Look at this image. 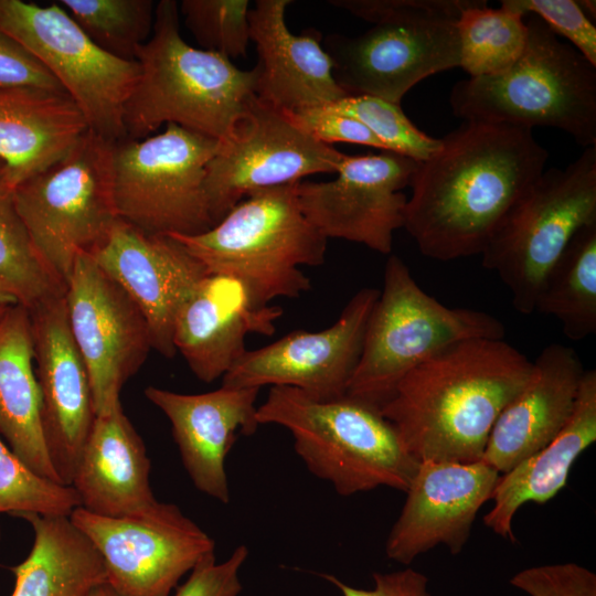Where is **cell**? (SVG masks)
I'll use <instances>...</instances> for the list:
<instances>
[{
	"mask_svg": "<svg viewBox=\"0 0 596 596\" xmlns=\"http://www.w3.org/2000/svg\"><path fill=\"white\" fill-rule=\"evenodd\" d=\"M459 67L469 77L491 76L507 71L522 55L528 26L520 12L500 4L489 8L476 0L457 20Z\"/></svg>",
	"mask_w": 596,
	"mask_h": 596,
	"instance_id": "4dcf8cb0",
	"label": "cell"
},
{
	"mask_svg": "<svg viewBox=\"0 0 596 596\" xmlns=\"http://www.w3.org/2000/svg\"><path fill=\"white\" fill-rule=\"evenodd\" d=\"M596 222V146L565 168L544 170L521 194L481 255L522 315L534 312L540 286L578 230Z\"/></svg>",
	"mask_w": 596,
	"mask_h": 596,
	"instance_id": "30bf717a",
	"label": "cell"
},
{
	"mask_svg": "<svg viewBox=\"0 0 596 596\" xmlns=\"http://www.w3.org/2000/svg\"><path fill=\"white\" fill-rule=\"evenodd\" d=\"M88 596H121L108 583L93 589Z\"/></svg>",
	"mask_w": 596,
	"mask_h": 596,
	"instance_id": "ee69618b",
	"label": "cell"
},
{
	"mask_svg": "<svg viewBox=\"0 0 596 596\" xmlns=\"http://www.w3.org/2000/svg\"><path fill=\"white\" fill-rule=\"evenodd\" d=\"M476 0H331L373 25L322 39L333 77L350 95L401 104L421 81L459 67L457 20Z\"/></svg>",
	"mask_w": 596,
	"mask_h": 596,
	"instance_id": "277c9868",
	"label": "cell"
},
{
	"mask_svg": "<svg viewBox=\"0 0 596 596\" xmlns=\"http://www.w3.org/2000/svg\"><path fill=\"white\" fill-rule=\"evenodd\" d=\"M34 531L28 557L12 567L11 596H88L107 583L104 560L70 515L21 513Z\"/></svg>",
	"mask_w": 596,
	"mask_h": 596,
	"instance_id": "f1b7e54d",
	"label": "cell"
},
{
	"mask_svg": "<svg viewBox=\"0 0 596 596\" xmlns=\"http://www.w3.org/2000/svg\"><path fill=\"white\" fill-rule=\"evenodd\" d=\"M500 473L482 460L419 461L405 503L392 526L386 556L408 565L444 544L453 555L466 545L480 508L491 500Z\"/></svg>",
	"mask_w": 596,
	"mask_h": 596,
	"instance_id": "d6986e66",
	"label": "cell"
},
{
	"mask_svg": "<svg viewBox=\"0 0 596 596\" xmlns=\"http://www.w3.org/2000/svg\"><path fill=\"white\" fill-rule=\"evenodd\" d=\"M184 23L205 51L227 58L246 55L249 35V1L183 0Z\"/></svg>",
	"mask_w": 596,
	"mask_h": 596,
	"instance_id": "d590c367",
	"label": "cell"
},
{
	"mask_svg": "<svg viewBox=\"0 0 596 596\" xmlns=\"http://www.w3.org/2000/svg\"><path fill=\"white\" fill-rule=\"evenodd\" d=\"M290 3L257 0L249 9V35L258 54L255 96L284 113L329 105L349 96L333 77L321 32L306 29L297 35L287 28L285 12Z\"/></svg>",
	"mask_w": 596,
	"mask_h": 596,
	"instance_id": "603a6c76",
	"label": "cell"
},
{
	"mask_svg": "<svg viewBox=\"0 0 596 596\" xmlns=\"http://www.w3.org/2000/svg\"><path fill=\"white\" fill-rule=\"evenodd\" d=\"M65 304L73 339L88 371L95 414H106L120 403L121 387L152 349L148 324L92 255L77 257Z\"/></svg>",
	"mask_w": 596,
	"mask_h": 596,
	"instance_id": "9a60e30c",
	"label": "cell"
},
{
	"mask_svg": "<svg viewBox=\"0 0 596 596\" xmlns=\"http://www.w3.org/2000/svg\"><path fill=\"white\" fill-rule=\"evenodd\" d=\"M33 362L29 309L20 304L7 307L0 319V434L31 470L61 483L45 444Z\"/></svg>",
	"mask_w": 596,
	"mask_h": 596,
	"instance_id": "83f0119b",
	"label": "cell"
},
{
	"mask_svg": "<svg viewBox=\"0 0 596 596\" xmlns=\"http://www.w3.org/2000/svg\"><path fill=\"white\" fill-rule=\"evenodd\" d=\"M92 256L142 313L152 349L173 358L175 315L194 286L209 274L203 264L171 235L146 233L120 219Z\"/></svg>",
	"mask_w": 596,
	"mask_h": 596,
	"instance_id": "ffe728a7",
	"label": "cell"
},
{
	"mask_svg": "<svg viewBox=\"0 0 596 596\" xmlns=\"http://www.w3.org/2000/svg\"><path fill=\"white\" fill-rule=\"evenodd\" d=\"M256 417L288 429L307 468L341 496L381 486L405 492L419 465L379 407L349 395L318 400L270 386Z\"/></svg>",
	"mask_w": 596,
	"mask_h": 596,
	"instance_id": "8992f818",
	"label": "cell"
},
{
	"mask_svg": "<svg viewBox=\"0 0 596 596\" xmlns=\"http://www.w3.org/2000/svg\"><path fill=\"white\" fill-rule=\"evenodd\" d=\"M77 507L72 486L35 473L0 439V513L70 515Z\"/></svg>",
	"mask_w": 596,
	"mask_h": 596,
	"instance_id": "836d02e7",
	"label": "cell"
},
{
	"mask_svg": "<svg viewBox=\"0 0 596 596\" xmlns=\"http://www.w3.org/2000/svg\"><path fill=\"white\" fill-rule=\"evenodd\" d=\"M135 60L140 74L124 110L129 139L175 124L221 141L255 97L256 68L241 70L219 53L189 45L173 0L156 4L152 34Z\"/></svg>",
	"mask_w": 596,
	"mask_h": 596,
	"instance_id": "3957f363",
	"label": "cell"
},
{
	"mask_svg": "<svg viewBox=\"0 0 596 596\" xmlns=\"http://www.w3.org/2000/svg\"><path fill=\"white\" fill-rule=\"evenodd\" d=\"M532 369L503 339L464 340L407 373L380 409L418 461H478Z\"/></svg>",
	"mask_w": 596,
	"mask_h": 596,
	"instance_id": "7a4b0ae2",
	"label": "cell"
},
{
	"mask_svg": "<svg viewBox=\"0 0 596 596\" xmlns=\"http://www.w3.org/2000/svg\"><path fill=\"white\" fill-rule=\"evenodd\" d=\"M149 472L145 444L118 403L95 417L71 486L92 513L132 515L158 502Z\"/></svg>",
	"mask_w": 596,
	"mask_h": 596,
	"instance_id": "d4e9b609",
	"label": "cell"
},
{
	"mask_svg": "<svg viewBox=\"0 0 596 596\" xmlns=\"http://www.w3.org/2000/svg\"><path fill=\"white\" fill-rule=\"evenodd\" d=\"M578 3L585 14L590 19L593 15V19L596 17V2L593 0H578Z\"/></svg>",
	"mask_w": 596,
	"mask_h": 596,
	"instance_id": "f6af8a7d",
	"label": "cell"
},
{
	"mask_svg": "<svg viewBox=\"0 0 596 596\" xmlns=\"http://www.w3.org/2000/svg\"><path fill=\"white\" fill-rule=\"evenodd\" d=\"M114 143L88 129L64 157L15 187L33 247L65 287L77 257L94 255L119 219Z\"/></svg>",
	"mask_w": 596,
	"mask_h": 596,
	"instance_id": "9c48e42d",
	"label": "cell"
},
{
	"mask_svg": "<svg viewBox=\"0 0 596 596\" xmlns=\"http://www.w3.org/2000/svg\"><path fill=\"white\" fill-rule=\"evenodd\" d=\"M547 159L532 129L465 120L417 162L403 227L428 258L480 255Z\"/></svg>",
	"mask_w": 596,
	"mask_h": 596,
	"instance_id": "6da1fadb",
	"label": "cell"
},
{
	"mask_svg": "<svg viewBox=\"0 0 596 596\" xmlns=\"http://www.w3.org/2000/svg\"><path fill=\"white\" fill-rule=\"evenodd\" d=\"M525 49L507 71L457 82L449 95L462 121L505 124L567 132L596 146V66L536 15L524 17Z\"/></svg>",
	"mask_w": 596,
	"mask_h": 596,
	"instance_id": "5b68a950",
	"label": "cell"
},
{
	"mask_svg": "<svg viewBox=\"0 0 596 596\" xmlns=\"http://www.w3.org/2000/svg\"><path fill=\"white\" fill-rule=\"evenodd\" d=\"M56 2L98 47L121 60L135 61L152 31L156 4L151 0Z\"/></svg>",
	"mask_w": 596,
	"mask_h": 596,
	"instance_id": "d6a6232c",
	"label": "cell"
},
{
	"mask_svg": "<svg viewBox=\"0 0 596 596\" xmlns=\"http://www.w3.org/2000/svg\"><path fill=\"white\" fill-rule=\"evenodd\" d=\"M504 336L505 327L494 316L450 308L426 294L404 260L390 255L347 395L381 408L407 373L443 349Z\"/></svg>",
	"mask_w": 596,
	"mask_h": 596,
	"instance_id": "ba28073f",
	"label": "cell"
},
{
	"mask_svg": "<svg viewBox=\"0 0 596 596\" xmlns=\"http://www.w3.org/2000/svg\"><path fill=\"white\" fill-rule=\"evenodd\" d=\"M285 114L296 126L322 143L349 142L385 151L381 141L362 123L326 105Z\"/></svg>",
	"mask_w": 596,
	"mask_h": 596,
	"instance_id": "f35d334b",
	"label": "cell"
},
{
	"mask_svg": "<svg viewBox=\"0 0 596 596\" xmlns=\"http://www.w3.org/2000/svg\"><path fill=\"white\" fill-rule=\"evenodd\" d=\"M296 183L249 193L201 234L170 235L209 274L240 280L259 307L298 298L311 288L300 267L322 265L328 240L301 212Z\"/></svg>",
	"mask_w": 596,
	"mask_h": 596,
	"instance_id": "52a82bcc",
	"label": "cell"
},
{
	"mask_svg": "<svg viewBox=\"0 0 596 596\" xmlns=\"http://www.w3.org/2000/svg\"><path fill=\"white\" fill-rule=\"evenodd\" d=\"M87 130L64 92L0 88V160L15 187L64 157Z\"/></svg>",
	"mask_w": 596,
	"mask_h": 596,
	"instance_id": "4316f807",
	"label": "cell"
},
{
	"mask_svg": "<svg viewBox=\"0 0 596 596\" xmlns=\"http://www.w3.org/2000/svg\"><path fill=\"white\" fill-rule=\"evenodd\" d=\"M247 556L245 545L222 563H216L214 552L204 555L173 596H237L242 590L238 572Z\"/></svg>",
	"mask_w": 596,
	"mask_h": 596,
	"instance_id": "ab89813d",
	"label": "cell"
},
{
	"mask_svg": "<svg viewBox=\"0 0 596 596\" xmlns=\"http://www.w3.org/2000/svg\"><path fill=\"white\" fill-rule=\"evenodd\" d=\"M417 161L390 151L343 156L336 178L295 185L299 207L328 240L341 238L389 255L393 234L404 225L409 187Z\"/></svg>",
	"mask_w": 596,
	"mask_h": 596,
	"instance_id": "2e32d148",
	"label": "cell"
},
{
	"mask_svg": "<svg viewBox=\"0 0 596 596\" xmlns=\"http://www.w3.org/2000/svg\"><path fill=\"white\" fill-rule=\"evenodd\" d=\"M532 362L531 377L499 414L481 458L499 473L550 444L576 404L585 369L573 348L552 343Z\"/></svg>",
	"mask_w": 596,
	"mask_h": 596,
	"instance_id": "cb8c5ba5",
	"label": "cell"
},
{
	"mask_svg": "<svg viewBox=\"0 0 596 596\" xmlns=\"http://www.w3.org/2000/svg\"><path fill=\"white\" fill-rule=\"evenodd\" d=\"M0 88L66 93L32 53L2 31H0Z\"/></svg>",
	"mask_w": 596,
	"mask_h": 596,
	"instance_id": "60d3db41",
	"label": "cell"
},
{
	"mask_svg": "<svg viewBox=\"0 0 596 596\" xmlns=\"http://www.w3.org/2000/svg\"><path fill=\"white\" fill-rule=\"evenodd\" d=\"M100 553L107 583L121 596H169L206 554L213 540L172 503L105 517L77 507L70 514Z\"/></svg>",
	"mask_w": 596,
	"mask_h": 596,
	"instance_id": "5bb4252c",
	"label": "cell"
},
{
	"mask_svg": "<svg viewBox=\"0 0 596 596\" xmlns=\"http://www.w3.org/2000/svg\"><path fill=\"white\" fill-rule=\"evenodd\" d=\"M380 289L358 290L337 321L320 331L296 330L246 350L222 377L230 387L290 386L318 400L347 395L358 365L366 322Z\"/></svg>",
	"mask_w": 596,
	"mask_h": 596,
	"instance_id": "e0dca14e",
	"label": "cell"
},
{
	"mask_svg": "<svg viewBox=\"0 0 596 596\" xmlns=\"http://www.w3.org/2000/svg\"><path fill=\"white\" fill-rule=\"evenodd\" d=\"M372 589L355 588L341 582L333 575L322 577L337 586L342 596H430L427 589V577L413 568L391 573H374Z\"/></svg>",
	"mask_w": 596,
	"mask_h": 596,
	"instance_id": "b9f144b4",
	"label": "cell"
},
{
	"mask_svg": "<svg viewBox=\"0 0 596 596\" xmlns=\"http://www.w3.org/2000/svg\"><path fill=\"white\" fill-rule=\"evenodd\" d=\"M596 441V371L585 370L568 422L544 448L499 477L492 509L483 523L496 534L515 542L512 520L525 503L543 504L567 483L576 459Z\"/></svg>",
	"mask_w": 596,
	"mask_h": 596,
	"instance_id": "484cf974",
	"label": "cell"
},
{
	"mask_svg": "<svg viewBox=\"0 0 596 596\" xmlns=\"http://www.w3.org/2000/svg\"><path fill=\"white\" fill-rule=\"evenodd\" d=\"M534 311L556 318L573 341L596 332V222L578 230L550 268Z\"/></svg>",
	"mask_w": 596,
	"mask_h": 596,
	"instance_id": "f546056e",
	"label": "cell"
},
{
	"mask_svg": "<svg viewBox=\"0 0 596 596\" xmlns=\"http://www.w3.org/2000/svg\"><path fill=\"white\" fill-rule=\"evenodd\" d=\"M6 309H7V307H0V319H1L2 315L4 313Z\"/></svg>",
	"mask_w": 596,
	"mask_h": 596,
	"instance_id": "bcb514c9",
	"label": "cell"
},
{
	"mask_svg": "<svg viewBox=\"0 0 596 596\" xmlns=\"http://www.w3.org/2000/svg\"><path fill=\"white\" fill-rule=\"evenodd\" d=\"M220 141L175 124L114 143V199L120 220L150 234L198 235L215 225L206 168Z\"/></svg>",
	"mask_w": 596,
	"mask_h": 596,
	"instance_id": "8fae6325",
	"label": "cell"
},
{
	"mask_svg": "<svg viewBox=\"0 0 596 596\" xmlns=\"http://www.w3.org/2000/svg\"><path fill=\"white\" fill-rule=\"evenodd\" d=\"M501 3L524 17L536 15L596 66V26L577 0H502Z\"/></svg>",
	"mask_w": 596,
	"mask_h": 596,
	"instance_id": "8d00e7d4",
	"label": "cell"
},
{
	"mask_svg": "<svg viewBox=\"0 0 596 596\" xmlns=\"http://www.w3.org/2000/svg\"><path fill=\"white\" fill-rule=\"evenodd\" d=\"M326 106L362 123L385 151L417 162L427 159L440 145V138L426 135L408 119L401 104L369 95H350Z\"/></svg>",
	"mask_w": 596,
	"mask_h": 596,
	"instance_id": "e575fe53",
	"label": "cell"
},
{
	"mask_svg": "<svg viewBox=\"0 0 596 596\" xmlns=\"http://www.w3.org/2000/svg\"><path fill=\"white\" fill-rule=\"evenodd\" d=\"M281 315L279 307L257 306L236 278L207 274L177 311L173 344L194 375L211 383L246 352L247 334H274Z\"/></svg>",
	"mask_w": 596,
	"mask_h": 596,
	"instance_id": "7402d4cb",
	"label": "cell"
},
{
	"mask_svg": "<svg viewBox=\"0 0 596 596\" xmlns=\"http://www.w3.org/2000/svg\"><path fill=\"white\" fill-rule=\"evenodd\" d=\"M29 312L45 444L61 483L71 486L96 417L89 375L71 332L65 295Z\"/></svg>",
	"mask_w": 596,
	"mask_h": 596,
	"instance_id": "ac0fdd59",
	"label": "cell"
},
{
	"mask_svg": "<svg viewBox=\"0 0 596 596\" xmlns=\"http://www.w3.org/2000/svg\"><path fill=\"white\" fill-rule=\"evenodd\" d=\"M15 297L0 283V307L17 305Z\"/></svg>",
	"mask_w": 596,
	"mask_h": 596,
	"instance_id": "7bdbcfd3",
	"label": "cell"
},
{
	"mask_svg": "<svg viewBox=\"0 0 596 596\" xmlns=\"http://www.w3.org/2000/svg\"><path fill=\"white\" fill-rule=\"evenodd\" d=\"M260 389L230 387L182 394L148 386L145 396L169 419L183 466L201 492L230 502L225 459L237 435L259 426L256 400Z\"/></svg>",
	"mask_w": 596,
	"mask_h": 596,
	"instance_id": "44dd1931",
	"label": "cell"
},
{
	"mask_svg": "<svg viewBox=\"0 0 596 596\" xmlns=\"http://www.w3.org/2000/svg\"><path fill=\"white\" fill-rule=\"evenodd\" d=\"M15 185L0 160V283L31 310L65 295L66 287L39 257L18 212Z\"/></svg>",
	"mask_w": 596,
	"mask_h": 596,
	"instance_id": "1f68e13d",
	"label": "cell"
},
{
	"mask_svg": "<svg viewBox=\"0 0 596 596\" xmlns=\"http://www.w3.org/2000/svg\"><path fill=\"white\" fill-rule=\"evenodd\" d=\"M0 31L30 53L61 84L88 129L106 140L127 138L125 104L140 74L138 62L98 47L57 3L0 0Z\"/></svg>",
	"mask_w": 596,
	"mask_h": 596,
	"instance_id": "7c38bea8",
	"label": "cell"
},
{
	"mask_svg": "<svg viewBox=\"0 0 596 596\" xmlns=\"http://www.w3.org/2000/svg\"><path fill=\"white\" fill-rule=\"evenodd\" d=\"M510 584L530 596H596V575L576 563L533 566L518 572Z\"/></svg>",
	"mask_w": 596,
	"mask_h": 596,
	"instance_id": "74e56055",
	"label": "cell"
},
{
	"mask_svg": "<svg viewBox=\"0 0 596 596\" xmlns=\"http://www.w3.org/2000/svg\"><path fill=\"white\" fill-rule=\"evenodd\" d=\"M343 156L255 96L207 164L205 189L212 219L216 224L255 191L336 173Z\"/></svg>",
	"mask_w": 596,
	"mask_h": 596,
	"instance_id": "4fadbf2b",
	"label": "cell"
}]
</instances>
